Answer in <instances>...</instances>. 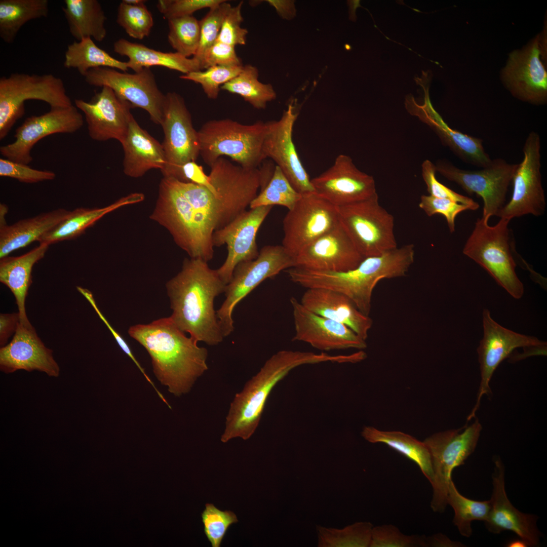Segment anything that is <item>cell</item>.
Listing matches in <instances>:
<instances>
[{
	"label": "cell",
	"mask_w": 547,
	"mask_h": 547,
	"mask_svg": "<svg viewBox=\"0 0 547 547\" xmlns=\"http://www.w3.org/2000/svg\"><path fill=\"white\" fill-rule=\"evenodd\" d=\"M150 218L165 227L190 258L207 262L213 258L216 210L206 187L164 176Z\"/></svg>",
	"instance_id": "obj_1"
},
{
	"label": "cell",
	"mask_w": 547,
	"mask_h": 547,
	"mask_svg": "<svg viewBox=\"0 0 547 547\" xmlns=\"http://www.w3.org/2000/svg\"><path fill=\"white\" fill-rule=\"evenodd\" d=\"M226 284L216 269L200 259L186 258L181 270L166 284L175 325L197 342L216 345L224 336L214 309Z\"/></svg>",
	"instance_id": "obj_2"
},
{
	"label": "cell",
	"mask_w": 547,
	"mask_h": 547,
	"mask_svg": "<svg viewBox=\"0 0 547 547\" xmlns=\"http://www.w3.org/2000/svg\"><path fill=\"white\" fill-rule=\"evenodd\" d=\"M185 333L170 317L128 329L129 335L149 354L157 378L177 397L188 393L208 369L207 349Z\"/></svg>",
	"instance_id": "obj_3"
},
{
	"label": "cell",
	"mask_w": 547,
	"mask_h": 547,
	"mask_svg": "<svg viewBox=\"0 0 547 547\" xmlns=\"http://www.w3.org/2000/svg\"><path fill=\"white\" fill-rule=\"evenodd\" d=\"M341 355L281 350L274 354L259 372L245 384L230 403L221 441L241 438L248 440L258 427L267 398L276 384L294 369L302 365L341 363Z\"/></svg>",
	"instance_id": "obj_4"
},
{
	"label": "cell",
	"mask_w": 547,
	"mask_h": 547,
	"mask_svg": "<svg viewBox=\"0 0 547 547\" xmlns=\"http://www.w3.org/2000/svg\"><path fill=\"white\" fill-rule=\"evenodd\" d=\"M414 246L407 244L378 256L365 258L356 268L342 272L305 269L301 281L306 288H321L339 292L369 316L373 290L383 279L406 276L414 260Z\"/></svg>",
	"instance_id": "obj_5"
},
{
	"label": "cell",
	"mask_w": 547,
	"mask_h": 547,
	"mask_svg": "<svg viewBox=\"0 0 547 547\" xmlns=\"http://www.w3.org/2000/svg\"><path fill=\"white\" fill-rule=\"evenodd\" d=\"M510 220L500 218L494 226L481 217L475 222L463 253L485 269L513 297L520 299L524 288L515 270L517 252Z\"/></svg>",
	"instance_id": "obj_6"
},
{
	"label": "cell",
	"mask_w": 547,
	"mask_h": 547,
	"mask_svg": "<svg viewBox=\"0 0 547 547\" xmlns=\"http://www.w3.org/2000/svg\"><path fill=\"white\" fill-rule=\"evenodd\" d=\"M265 131L262 121L244 125L229 119L209 121L198 131L200 155L209 166L226 155L244 168H258L265 159Z\"/></svg>",
	"instance_id": "obj_7"
},
{
	"label": "cell",
	"mask_w": 547,
	"mask_h": 547,
	"mask_svg": "<svg viewBox=\"0 0 547 547\" xmlns=\"http://www.w3.org/2000/svg\"><path fill=\"white\" fill-rule=\"evenodd\" d=\"M482 429L477 418L470 424L466 422L460 428L436 433L423 441L432 458L434 477L431 506L435 512L445 511L453 470L464 464L475 451Z\"/></svg>",
	"instance_id": "obj_8"
},
{
	"label": "cell",
	"mask_w": 547,
	"mask_h": 547,
	"mask_svg": "<svg viewBox=\"0 0 547 547\" xmlns=\"http://www.w3.org/2000/svg\"><path fill=\"white\" fill-rule=\"evenodd\" d=\"M37 100L51 108L72 105L63 80L52 74L14 73L0 79V139L25 113L24 103Z\"/></svg>",
	"instance_id": "obj_9"
},
{
	"label": "cell",
	"mask_w": 547,
	"mask_h": 547,
	"mask_svg": "<svg viewBox=\"0 0 547 547\" xmlns=\"http://www.w3.org/2000/svg\"><path fill=\"white\" fill-rule=\"evenodd\" d=\"M377 193L359 202L337 207L339 220L365 257L396 248L394 218L379 203Z\"/></svg>",
	"instance_id": "obj_10"
},
{
	"label": "cell",
	"mask_w": 547,
	"mask_h": 547,
	"mask_svg": "<svg viewBox=\"0 0 547 547\" xmlns=\"http://www.w3.org/2000/svg\"><path fill=\"white\" fill-rule=\"evenodd\" d=\"M295 266V258L282 245L265 246L256 258L240 262L236 266L226 286L225 299L216 311L224 337L234 330L232 316L236 305L263 281Z\"/></svg>",
	"instance_id": "obj_11"
},
{
	"label": "cell",
	"mask_w": 547,
	"mask_h": 547,
	"mask_svg": "<svg viewBox=\"0 0 547 547\" xmlns=\"http://www.w3.org/2000/svg\"><path fill=\"white\" fill-rule=\"evenodd\" d=\"M210 167L208 175L217 193L214 200L217 230L247 210L262 186V174L260 169L235 165L223 157Z\"/></svg>",
	"instance_id": "obj_12"
},
{
	"label": "cell",
	"mask_w": 547,
	"mask_h": 547,
	"mask_svg": "<svg viewBox=\"0 0 547 547\" xmlns=\"http://www.w3.org/2000/svg\"><path fill=\"white\" fill-rule=\"evenodd\" d=\"M517 165L500 158L492 160L487 166L477 170L461 169L444 160L435 164L437 172L457 184L467 193L482 199V217L487 221L491 216H497L506 204V195Z\"/></svg>",
	"instance_id": "obj_13"
},
{
	"label": "cell",
	"mask_w": 547,
	"mask_h": 547,
	"mask_svg": "<svg viewBox=\"0 0 547 547\" xmlns=\"http://www.w3.org/2000/svg\"><path fill=\"white\" fill-rule=\"evenodd\" d=\"M540 148L539 135L531 132L523 145L522 161L517 164L513 177L511 198L497 216L511 220L527 214L539 216L544 214L546 202L540 172Z\"/></svg>",
	"instance_id": "obj_14"
},
{
	"label": "cell",
	"mask_w": 547,
	"mask_h": 547,
	"mask_svg": "<svg viewBox=\"0 0 547 547\" xmlns=\"http://www.w3.org/2000/svg\"><path fill=\"white\" fill-rule=\"evenodd\" d=\"M339 223L337 207L315 192L302 195L284 218L282 246L296 258L304 247Z\"/></svg>",
	"instance_id": "obj_15"
},
{
	"label": "cell",
	"mask_w": 547,
	"mask_h": 547,
	"mask_svg": "<svg viewBox=\"0 0 547 547\" xmlns=\"http://www.w3.org/2000/svg\"><path fill=\"white\" fill-rule=\"evenodd\" d=\"M84 77L90 85L111 88L119 98L128 101L133 108L146 111L155 124H161L165 95L159 89L149 68L128 73L114 68L98 67L89 70Z\"/></svg>",
	"instance_id": "obj_16"
},
{
	"label": "cell",
	"mask_w": 547,
	"mask_h": 547,
	"mask_svg": "<svg viewBox=\"0 0 547 547\" xmlns=\"http://www.w3.org/2000/svg\"><path fill=\"white\" fill-rule=\"evenodd\" d=\"M545 31L521 50L512 52L502 71L504 84L516 97L535 104L547 100Z\"/></svg>",
	"instance_id": "obj_17"
},
{
	"label": "cell",
	"mask_w": 547,
	"mask_h": 547,
	"mask_svg": "<svg viewBox=\"0 0 547 547\" xmlns=\"http://www.w3.org/2000/svg\"><path fill=\"white\" fill-rule=\"evenodd\" d=\"M161 125L164 134L162 144L166 160L161 172L165 177H173L183 165L196 162L200 155L198 132L192 126L183 98L176 92L165 95Z\"/></svg>",
	"instance_id": "obj_18"
},
{
	"label": "cell",
	"mask_w": 547,
	"mask_h": 547,
	"mask_svg": "<svg viewBox=\"0 0 547 547\" xmlns=\"http://www.w3.org/2000/svg\"><path fill=\"white\" fill-rule=\"evenodd\" d=\"M482 320L483 336L477 348L481 381L476 404L467 417V421L475 417L483 396L491 395L490 380L503 360L509 358L518 347L546 343L535 336L520 334L503 327L492 318L490 311L487 308L483 309Z\"/></svg>",
	"instance_id": "obj_19"
},
{
	"label": "cell",
	"mask_w": 547,
	"mask_h": 547,
	"mask_svg": "<svg viewBox=\"0 0 547 547\" xmlns=\"http://www.w3.org/2000/svg\"><path fill=\"white\" fill-rule=\"evenodd\" d=\"M83 124L82 114L73 105L51 108L42 115L26 119L15 131V140L0 147L1 154L9 160L28 165L32 161L31 149L38 141L54 134L74 133Z\"/></svg>",
	"instance_id": "obj_20"
},
{
	"label": "cell",
	"mask_w": 547,
	"mask_h": 547,
	"mask_svg": "<svg viewBox=\"0 0 547 547\" xmlns=\"http://www.w3.org/2000/svg\"><path fill=\"white\" fill-rule=\"evenodd\" d=\"M273 206H261L246 210L223 227L216 230L212 238L214 247L226 245L227 257L217 272L226 285L236 266L253 260L259 254L256 235Z\"/></svg>",
	"instance_id": "obj_21"
},
{
	"label": "cell",
	"mask_w": 547,
	"mask_h": 547,
	"mask_svg": "<svg viewBox=\"0 0 547 547\" xmlns=\"http://www.w3.org/2000/svg\"><path fill=\"white\" fill-rule=\"evenodd\" d=\"M298 113L292 103L278 121L266 123L263 151L282 171L294 188L302 195L314 192L308 173L303 166L293 140V130Z\"/></svg>",
	"instance_id": "obj_22"
},
{
	"label": "cell",
	"mask_w": 547,
	"mask_h": 547,
	"mask_svg": "<svg viewBox=\"0 0 547 547\" xmlns=\"http://www.w3.org/2000/svg\"><path fill=\"white\" fill-rule=\"evenodd\" d=\"M314 192L336 207L368 199L377 193L374 178L360 171L350 157L340 154L333 165L311 179Z\"/></svg>",
	"instance_id": "obj_23"
},
{
	"label": "cell",
	"mask_w": 547,
	"mask_h": 547,
	"mask_svg": "<svg viewBox=\"0 0 547 547\" xmlns=\"http://www.w3.org/2000/svg\"><path fill=\"white\" fill-rule=\"evenodd\" d=\"M290 301L295 330L293 341L323 351L367 347L366 340L346 326L314 313L294 297Z\"/></svg>",
	"instance_id": "obj_24"
},
{
	"label": "cell",
	"mask_w": 547,
	"mask_h": 547,
	"mask_svg": "<svg viewBox=\"0 0 547 547\" xmlns=\"http://www.w3.org/2000/svg\"><path fill=\"white\" fill-rule=\"evenodd\" d=\"M492 475V492L490 509L485 523L493 534L509 530L514 532L528 546H538L541 533L537 527L538 517L519 511L509 499L505 489V468L498 456H494Z\"/></svg>",
	"instance_id": "obj_25"
},
{
	"label": "cell",
	"mask_w": 547,
	"mask_h": 547,
	"mask_svg": "<svg viewBox=\"0 0 547 547\" xmlns=\"http://www.w3.org/2000/svg\"><path fill=\"white\" fill-rule=\"evenodd\" d=\"M74 103L85 115L92 139L105 141L113 139L123 142L133 116L130 112L133 107L130 103L119 98L111 88L104 86L89 101L76 99Z\"/></svg>",
	"instance_id": "obj_26"
},
{
	"label": "cell",
	"mask_w": 547,
	"mask_h": 547,
	"mask_svg": "<svg viewBox=\"0 0 547 547\" xmlns=\"http://www.w3.org/2000/svg\"><path fill=\"white\" fill-rule=\"evenodd\" d=\"M419 83L424 91L423 101L420 103L412 95L407 96L405 104L408 112L427 125L462 161L480 168L487 166L492 160L485 150L483 140L451 128L432 105L428 86Z\"/></svg>",
	"instance_id": "obj_27"
},
{
	"label": "cell",
	"mask_w": 547,
	"mask_h": 547,
	"mask_svg": "<svg viewBox=\"0 0 547 547\" xmlns=\"http://www.w3.org/2000/svg\"><path fill=\"white\" fill-rule=\"evenodd\" d=\"M365 258L339 221L298 253L295 267L342 272L356 268Z\"/></svg>",
	"instance_id": "obj_28"
},
{
	"label": "cell",
	"mask_w": 547,
	"mask_h": 547,
	"mask_svg": "<svg viewBox=\"0 0 547 547\" xmlns=\"http://www.w3.org/2000/svg\"><path fill=\"white\" fill-rule=\"evenodd\" d=\"M0 369L5 373L36 370L57 377L60 368L53 351L47 347L30 324L20 322L11 342L0 349Z\"/></svg>",
	"instance_id": "obj_29"
},
{
	"label": "cell",
	"mask_w": 547,
	"mask_h": 547,
	"mask_svg": "<svg viewBox=\"0 0 547 547\" xmlns=\"http://www.w3.org/2000/svg\"><path fill=\"white\" fill-rule=\"evenodd\" d=\"M300 302L314 313L346 326L363 339L368 338L372 319L344 295L326 288H307Z\"/></svg>",
	"instance_id": "obj_30"
},
{
	"label": "cell",
	"mask_w": 547,
	"mask_h": 547,
	"mask_svg": "<svg viewBox=\"0 0 547 547\" xmlns=\"http://www.w3.org/2000/svg\"><path fill=\"white\" fill-rule=\"evenodd\" d=\"M121 144L124 153L123 170L127 176L139 178L151 169H164L166 160L162 144L143 129L133 116Z\"/></svg>",
	"instance_id": "obj_31"
},
{
	"label": "cell",
	"mask_w": 547,
	"mask_h": 547,
	"mask_svg": "<svg viewBox=\"0 0 547 547\" xmlns=\"http://www.w3.org/2000/svg\"><path fill=\"white\" fill-rule=\"evenodd\" d=\"M49 246L40 243L38 246L23 255L0 258V281L13 294L20 322L24 325L31 324L26 315L25 300L32 283V269L33 265L44 258Z\"/></svg>",
	"instance_id": "obj_32"
},
{
	"label": "cell",
	"mask_w": 547,
	"mask_h": 547,
	"mask_svg": "<svg viewBox=\"0 0 547 547\" xmlns=\"http://www.w3.org/2000/svg\"><path fill=\"white\" fill-rule=\"evenodd\" d=\"M70 212V211L61 208L21 220L10 225L1 222L0 258L34 241H38Z\"/></svg>",
	"instance_id": "obj_33"
},
{
	"label": "cell",
	"mask_w": 547,
	"mask_h": 547,
	"mask_svg": "<svg viewBox=\"0 0 547 547\" xmlns=\"http://www.w3.org/2000/svg\"><path fill=\"white\" fill-rule=\"evenodd\" d=\"M113 50L129 58L128 68L135 72L154 66L166 67L184 74L203 70L200 61L194 57L189 58L177 52H163L125 38L114 42Z\"/></svg>",
	"instance_id": "obj_34"
},
{
	"label": "cell",
	"mask_w": 547,
	"mask_h": 547,
	"mask_svg": "<svg viewBox=\"0 0 547 547\" xmlns=\"http://www.w3.org/2000/svg\"><path fill=\"white\" fill-rule=\"evenodd\" d=\"M144 195L135 192L123 197L107 206L101 208H78L38 240L49 245L74 239L82 235L89 227L107 214L123 206L143 201Z\"/></svg>",
	"instance_id": "obj_35"
},
{
	"label": "cell",
	"mask_w": 547,
	"mask_h": 547,
	"mask_svg": "<svg viewBox=\"0 0 547 547\" xmlns=\"http://www.w3.org/2000/svg\"><path fill=\"white\" fill-rule=\"evenodd\" d=\"M62 9L71 35L77 41L90 37L102 41L106 17L97 0H65Z\"/></svg>",
	"instance_id": "obj_36"
},
{
	"label": "cell",
	"mask_w": 547,
	"mask_h": 547,
	"mask_svg": "<svg viewBox=\"0 0 547 547\" xmlns=\"http://www.w3.org/2000/svg\"><path fill=\"white\" fill-rule=\"evenodd\" d=\"M362 436L372 443H382L414 461L431 484L433 470L430 453L423 442L397 431H381L372 426H365Z\"/></svg>",
	"instance_id": "obj_37"
},
{
	"label": "cell",
	"mask_w": 547,
	"mask_h": 547,
	"mask_svg": "<svg viewBox=\"0 0 547 547\" xmlns=\"http://www.w3.org/2000/svg\"><path fill=\"white\" fill-rule=\"evenodd\" d=\"M48 0H1L0 37L14 42L21 27L29 21L47 17Z\"/></svg>",
	"instance_id": "obj_38"
},
{
	"label": "cell",
	"mask_w": 547,
	"mask_h": 547,
	"mask_svg": "<svg viewBox=\"0 0 547 547\" xmlns=\"http://www.w3.org/2000/svg\"><path fill=\"white\" fill-rule=\"evenodd\" d=\"M63 65L66 68L76 69L84 76L89 70L95 68L108 67L123 72L129 68L127 62L112 57L90 37L74 41L67 46Z\"/></svg>",
	"instance_id": "obj_39"
},
{
	"label": "cell",
	"mask_w": 547,
	"mask_h": 547,
	"mask_svg": "<svg viewBox=\"0 0 547 547\" xmlns=\"http://www.w3.org/2000/svg\"><path fill=\"white\" fill-rule=\"evenodd\" d=\"M258 75L255 66L246 65L238 75L222 85L221 90L240 95L255 108L264 109L277 95L271 84L258 81Z\"/></svg>",
	"instance_id": "obj_40"
},
{
	"label": "cell",
	"mask_w": 547,
	"mask_h": 547,
	"mask_svg": "<svg viewBox=\"0 0 547 547\" xmlns=\"http://www.w3.org/2000/svg\"><path fill=\"white\" fill-rule=\"evenodd\" d=\"M447 504L454 511L453 522L459 533L465 537L472 534L471 523L474 521L484 522L490 509L489 500L477 501L461 495L457 489L452 480L450 482L447 494Z\"/></svg>",
	"instance_id": "obj_41"
},
{
	"label": "cell",
	"mask_w": 547,
	"mask_h": 547,
	"mask_svg": "<svg viewBox=\"0 0 547 547\" xmlns=\"http://www.w3.org/2000/svg\"><path fill=\"white\" fill-rule=\"evenodd\" d=\"M373 524L359 522L343 529L317 526L319 547L370 546Z\"/></svg>",
	"instance_id": "obj_42"
},
{
	"label": "cell",
	"mask_w": 547,
	"mask_h": 547,
	"mask_svg": "<svg viewBox=\"0 0 547 547\" xmlns=\"http://www.w3.org/2000/svg\"><path fill=\"white\" fill-rule=\"evenodd\" d=\"M301 197L302 194L294 188L281 169L276 165L271 179L249 207L253 209L277 205L285 207L289 210Z\"/></svg>",
	"instance_id": "obj_43"
},
{
	"label": "cell",
	"mask_w": 547,
	"mask_h": 547,
	"mask_svg": "<svg viewBox=\"0 0 547 547\" xmlns=\"http://www.w3.org/2000/svg\"><path fill=\"white\" fill-rule=\"evenodd\" d=\"M168 22L170 45L176 52L188 58L193 57L200 43V21L190 15L170 18Z\"/></svg>",
	"instance_id": "obj_44"
},
{
	"label": "cell",
	"mask_w": 547,
	"mask_h": 547,
	"mask_svg": "<svg viewBox=\"0 0 547 547\" xmlns=\"http://www.w3.org/2000/svg\"><path fill=\"white\" fill-rule=\"evenodd\" d=\"M241 66H213L205 70L196 71L180 76L182 80L200 84L208 98L215 100L219 95L221 87L238 75Z\"/></svg>",
	"instance_id": "obj_45"
},
{
	"label": "cell",
	"mask_w": 547,
	"mask_h": 547,
	"mask_svg": "<svg viewBox=\"0 0 547 547\" xmlns=\"http://www.w3.org/2000/svg\"><path fill=\"white\" fill-rule=\"evenodd\" d=\"M116 22L130 36L138 40L148 36L153 25L151 13L145 4L132 5L123 2L118 7Z\"/></svg>",
	"instance_id": "obj_46"
},
{
	"label": "cell",
	"mask_w": 547,
	"mask_h": 547,
	"mask_svg": "<svg viewBox=\"0 0 547 547\" xmlns=\"http://www.w3.org/2000/svg\"><path fill=\"white\" fill-rule=\"evenodd\" d=\"M204 531L212 547H220L229 527L238 522L230 511H222L212 503H206L201 514Z\"/></svg>",
	"instance_id": "obj_47"
},
{
	"label": "cell",
	"mask_w": 547,
	"mask_h": 547,
	"mask_svg": "<svg viewBox=\"0 0 547 547\" xmlns=\"http://www.w3.org/2000/svg\"><path fill=\"white\" fill-rule=\"evenodd\" d=\"M231 7L230 4L224 1L217 6L210 9L200 20V43L198 51L193 57L199 60L201 64L205 52L217 40L224 18Z\"/></svg>",
	"instance_id": "obj_48"
},
{
	"label": "cell",
	"mask_w": 547,
	"mask_h": 547,
	"mask_svg": "<svg viewBox=\"0 0 547 547\" xmlns=\"http://www.w3.org/2000/svg\"><path fill=\"white\" fill-rule=\"evenodd\" d=\"M426 537L406 535L396 526L382 525L373 527L370 547L426 546Z\"/></svg>",
	"instance_id": "obj_49"
},
{
	"label": "cell",
	"mask_w": 547,
	"mask_h": 547,
	"mask_svg": "<svg viewBox=\"0 0 547 547\" xmlns=\"http://www.w3.org/2000/svg\"><path fill=\"white\" fill-rule=\"evenodd\" d=\"M419 207L428 216L437 214L444 216L451 232L455 231V222L457 216L466 210L473 211L472 208L466 205L431 195L421 196Z\"/></svg>",
	"instance_id": "obj_50"
},
{
	"label": "cell",
	"mask_w": 547,
	"mask_h": 547,
	"mask_svg": "<svg viewBox=\"0 0 547 547\" xmlns=\"http://www.w3.org/2000/svg\"><path fill=\"white\" fill-rule=\"evenodd\" d=\"M436 166L431 161L426 160L423 162L421 174L429 195L466 205L471 207L473 211L479 208V204L472 199L460 194L440 182L436 178Z\"/></svg>",
	"instance_id": "obj_51"
},
{
	"label": "cell",
	"mask_w": 547,
	"mask_h": 547,
	"mask_svg": "<svg viewBox=\"0 0 547 547\" xmlns=\"http://www.w3.org/2000/svg\"><path fill=\"white\" fill-rule=\"evenodd\" d=\"M243 3L241 1L229 9L224 18L216 41L235 47L246 44L248 30L241 27L243 21L241 12Z\"/></svg>",
	"instance_id": "obj_52"
},
{
	"label": "cell",
	"mask_w": 547,
	"mask_h": 547,
	"mask_svg": "<svg viewBox=\"0 0 547 547\" xmlns=\"http://www.w3.org/2000/svg\"><path fill=\"white\" fill-rule=\"evenodd\" d=\"M0 176L28 183L52 180L56 177L55 173L52 171L34 169L28 165L3 158L0 159Z\"/></svg>",
	"instance_id": "obj_53"
},
{
	"label": "cell",
	"mask_w": 547,
	"mask_h": 547,
	"mask_svg": "<svg viewBox=\"0 0 547 547\" xmlns=\"http://www.w3.org/2000/svg\"><path fill=\"white\" fill-rule=\"evenodd\" d=\"M224 0H160L157 8L167 20L170 18L192 15L195 12L205 8H214Z\"/></svg>",
	"instance_id": "obj_54"
},
{
	"label": "cell",
	"mask_w": 547,
	"mask_h": 547,
	"mask_svg": "<svg viewBox=\"0 0 547 547\" xmlns=\"http://www.w3.org/2000/svg\"><path fill=\"white\" fill-rule=\"evenodd\" d=\"M203 69L213 66H241L235 47L216 41L205 52L201 60Z\"/></svg>",
	"instance_id": "obj_55"
},
{
	"label": "cell",
	"mask_w": 547,
	"mask_h": 547,
	"mask_svg": "<svg viewBox=\"0 0 547 547\" xmlns=\"http://www.w3.org/2000/svg\"><path fill=\"white\" fill-rule=\"evenodd\" d=\"M173 178L181 181L194 183L207 188L215 198L217 193L212 185L209 175L205 174L202 166L194 161L188 162L183 165Z\"/></svg>",
	"instance_id": "obj_56"
},
{
	"label": "cell",
	"mask_w": 547,
	"mask_h": 547,
	"mask_svg": "<svg viewBox=\"0 0 547 547\" xmlns=\"http://www.w3.org/2000/svg\"><path fill=\"white\" fill-rule=\"evenodd\" d=\"M76 289L78 290V291L80 293H81L87 299V300L90 302V303L93 306V308L95 310V311H96V312L100 318L105 323V324L107 327L108 329L110 331L111 334H112L113 336L115 338V340L116 341V342H118V343L119 344V346L121 347L122 349L132 360V361H133V362L135 363V364L136 365V366L139 369L140 371L143 374V375L144 376L146 379L152 386V387H155V385H154L153 383L152 382V381L150 380V379L149 378V377L147 375V374H146L144 370L142 368L141 365L139 364V363L138 362L137 360L135 359V357L133 355V353H132V351H131V350L130 349V348L128 346V344L126 342L125 340L121 337V336L112 327V326L109 323L108 321L106 319V318L104 317V316L102 315V314L100 311V309L98 308V306H97V304L96 303L95 299H94V297L93 296L92 293L89 290H88V289H85V288H82L81 287H80V286L76 287Z\"/></svg>",
	"instance_id": "obj_57"
},
{
	"label": "cell",
	"mask_w": 547,
	"mask_h": 547,
	"mask_svg": "<svg viewBox=\"0 0 547 547\" xmlns=\"http://www.w3.org/2000/svg\"><path fill=\"white\" fill-rule=\"evenodd\" d=\"M20 322L18 312L1 314L0 315V345H6L9 338L15 333Z\"/></svg>",
	"instance_id": "obj_58"
},
{
	"label": "cell",
	"mask_w": 547,
	"mask_h": 547,
	"mask_svg": "<svg viewBox=\"0 0 547 547\" xmlns=\"http://www.w3.org/2000/svg\"><path fill=\"white\" fill-rule=\"evenodd\" d=\"M266 2L274 7L278 14L283 19H292L296 13L294 2L291 1L268 0Z\"/></svg>",
	"instance_id": "obj_59"
},
{
	"label": "cell",
	"mask_w": 547,
	"mask_h": 547,
	"mask_svg": "<svg viewBox=\"0 0 547 547\" xmlns=\"http://www.w3.org/2000/svg\"><path fill=\"white\" fill-rule=\"evenodd\" d=\"M546 343L539 345H533L524 347L523 352L521 354H518L517 355L515 354L513 356H510V361L512 362H516L522 359H524L527 357L534 355H546Z\"/></svg>",
	"instance_id": "obj_60"
},
{
	"label": "cell",
	"mask_w": 547,
	"mask_h": 547,
	"mask_svg": "<svg viewBox=\"0 0 547 547\" xmlns=\"http://www.w3.org/2000/svg\"><path fill=\"white\" fill-rule=\"evenodd\" d=\"M426 546H463L460 542L452 541L441 533L426 537Z\"/></svg>",
	"instance_id": "obj_61"
},
{
	"label": "cell",
	"mask_w": 547,
	"mask_h": 547,
	"mask_svg": "<svg viewBox=\"0 0 547 547\" xmlns=\"http://www.w3.org/2000/svg\"><path fill=\"white\" fill-rule=\"evenodd\" d=\"M506 546L507 547H527L528 546L525 541L521 539H516L509 541Z\"/></svg>",
	"instance_id": "obj_62"
},
{
	"label": "cell",
	"mask_w": 547,
	"mask_h": 547,
	"mask_svg": "<svg viewBox=\"0 0 547 547\" xmlns=\"http://www.w3.org/2000/svg\"><path fill=\"white\" fill-rule=\"evenodd\" d=\"M122 2L129 5H139L145 4L146 1L143 0H124Z\"/></svg>",
	"instance_id": "obj_63"
}]
</instances>
